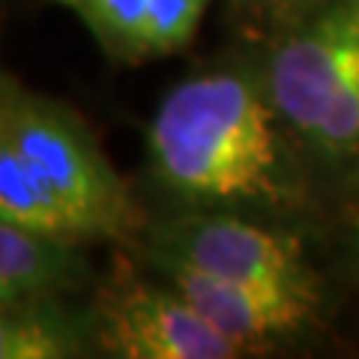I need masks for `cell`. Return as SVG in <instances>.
<instances>
[{"label":"cell","instance_id":"1","mask_svg":"<svg viewBox=\"0 0 359 359\" xmlns=\"http://www.w3.org/2000/svg\"><path fill=\"white\" fill-rule=\"evenodd\" d=\"M273 114L243 75L210 72L177 84L147 129L156 180L198 204H282L290 186Z\"/></svg>","mask_w":359,"mask_h":359},{"label":"cell","instance_id":"2","mask_svg":"<svg viewBox=\"0 0 359 359\" xmlns=\"http://www.w3.org/2000/svg\"><path fill=\"white\" fill-rule=\"evenodd\" d=\"M0 123L81 245L132 240L144 228L129 183L72 108L0 75Z\"/></svg>","mask_w":359,"mask_h":359},{"label":"cell","instance_id":"3","mask_svg":"<svg viewBox=\"0 0 359 359\" xmlns=\"http://www.w3.org/2000/svg\"><path fill=\"white\" fill-rule=\"evenodd\" d=\"M93 344L120 359H237L243 351L219 335L162 278L117 264L90 311Z\"/></svg>","mask_w":359,"mask_h":359},{"label":"cell","instance_id":"4","mask_svg":"<svg viewBox=\"0 0 359 359\" xmlns=\"http://www.w3.org/2000/svg\"><path fill=\"white\" fill-rule=\"evenodd\" d=\"M147 252L231 282L320 294L318 273L294 233L228 212H192L165 222L153 231Z\"/></svg>","mask_w":359,"mask_h":359},{"label":"cell","instance_id":"5","mask_svg":"<svg viewBox=\"0 0 359 359\" xmlns=\"http://www.w3.org/2000/svg\"><path fill=\"white\" fill-rule=\"evenodd\" d=\"M150 264L162 282L171 285L212 330L233 341L243 353L297 335L318 320L320 294L231 282L159 255H150Z\"/></svg>","mask_w":359,"mask_h":359},{"label":"cell","instance_id":"6","mask_svg":"<svg viewBox=\"0 0 359 359\" xmlns=\"http://www.w3.org/2000/svg\"><path fill=\"white\" fill-rule=\"evenodd\" d=\"M356 72L359 25L344 4L278 45L269 60L266 99L302 138H311L332 93Z\"/></svg>","mask_w":359,"mask_h":359},{"label":"cell","instance_id":"7","mask_svg":"<svg viewBox=\"0 0 359 359\" xmlns=\"http://www.w3.org/2000/svg\"><path fill=\"white\" fill-rule=\"evenodd\" d=\"M81 245L0 224V299H48L81 287Z\"/></svg>","mask_w":359,"mask_h":359},{"label":"cell","instance_id":"8","mask_svg":"<svg viewBox=\"0 0 359 359\" xmlns=\"http://www.w3.org/2000/svg\"><path fill=\"white\" fill-rule=\"evenodd\" d=\"M90 344V314L78 318L63 297L0 299V359H69Z\"/></svg>","mask_w":359,"mask_h":359},{"label":"cell","instance_id":"9","mask_svg":"<svg viewBox=\"0 0 359 359\" xmlns=\"http://www.w3.org/2000/svg\"><path fill=\"white\" fill-rule=\"evenodd\" d=\"M0 224H13V228L81 245L75 240L63 210L45 192V186L36 180L15 141L9 138L4 123H0Z\"/></svg>","mask_w":359,"mask_h":359},{"label":"cell","instance_id":"10","mask_svg":"<svg viewBox=\"0 0 359 359\" xmlns=\"http://www.w3.org/2000/svg\"><path fill=\"white\" fill-rule=\"evenodd\" d=\"M117 60H141V33L150 0H57Z\"/></svg>","mask_w":359,"mask_h":359},{"label":"cell","instance_id":"11","mask_svg":"<svg viewBox=\"0 0 359 359\" xmlns=\"http://www.w3.org/2000/svg\"><path fill=\"white\" fill-rule=\"evenodd\" d=\"M210 0H150L141 33V60L165 57L192 42Z\"/></svg>","mask_w":359,"mask_h":359},{"label":"cell","instance_id":"12","mask_svg":"<svg viewBox=\"0 0 359 359\" xmlns=\"http://www.w3.org/2000/svg\"><path fill=\"white\" fill-rule=\"evenodd\" d=\"M314 147L327 156H353L359 147V72L335 90L314 126L311 138Z\"/></svg>","mask_w":359,"mask_h":359},{"label":"cell","instance_id":"13","mask_svg":"<svg viewBox=\"0 0 359 359\" xmlns=\"http://www.w3.org/2000/svg\"><path fill=\"white\" fill-rule=\"evenodd\" d=\"M353 243H356V255H359V222H353Z\"/></svg>","mask_w":359,"mask_h":359},{"label":"cell","instance_id":"14","mask_svg":"<svg viewBox=\"0 0 359 359\" xmlns=\"http://www.w3.org/2000/svg\"><path fill=\"white\" fill-rule=\"evenodd\" d=\"M351 9H353V18H356V25H359V0H351Z\"/></svg>","mask_w":359,"mask_h":359},{"label":"cell","instance_id":"15","mask_svg":"<svg viewBox=\"0 0 359 359\" xmlns=\"http://www.w3.org/2000/svg\"><path fill=\"white\" fill-rule=\"evenodd\" d=\"M353 156H356V177H359V147H356V153H353Z\"/></svg>","mask_w":359,"mask_h":359},{"label":"cell","instance_id":"16","mask_svg":"<svg viewBox=\"0 0 359 359\" xmlns=\"http://www.w3.org/2000/svg\"><path fill=\"white\" fill-rule=\"evenodd\" d=\"M353 222H359V212H356V219H353Z\"/></svg>","mask_w":359,"mask_h":359}]
</instances>
